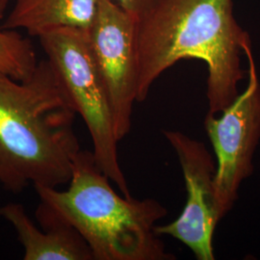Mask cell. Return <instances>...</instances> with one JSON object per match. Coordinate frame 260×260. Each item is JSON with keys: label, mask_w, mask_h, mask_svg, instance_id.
<instances>
[{"label": "cell", "mask_w": 260, "mask_h": 260, "mask_svg": "<svg viewBox=\"0 0 260 260\" xmlns=\"http://www.w3.org/2000/svg\"><path fill=\"white\" fill-rule=\"evenodd\" d=\"M250 39L233 14V0H157L137 22V103L182 59L207 66L208 113L218 115L239 95L243 47Z\"/></svg>", "instance_id": "6da1fadb"}, {"label": "cell", "mask_w": 260, "mask_h": 260, "mask_svg": "<svg viewBox=\"0 0 260 260\" xmlns=\"http://www.w3.org/2000/svg\"><path fill=\"white\" fill-rule=\"evenodd\" d=\"M75 110L47 60L18 81L0 74V184L19 193L30 182L56 188L70 183L81 150Z\"/></svg>", "instance_id": "7a4b0ae2"}, {"label": "cell", "mask_w": 260, "mask_h": 260, "mask_svg": "<svg viewBox=\"0 0 260 260\" xmlns=\"http://www.w3.org/2000/svg\"><path fill=\"white\" fill-rule=\"evenodd\" d=\"M93 152L75 156L67 191L35 186L41 202L72 224L89 245L93 260H174L155 233L167 208L154 199L118 195Z\"/></svg>", "instance_id": "3957f363"}, {"label": "cell", "mask_w": 260, "mask_h": 260, "mask_svg": "<svg viewBox=\"0 0 260 260\" xmlns=\"http://www.w3.org/2000/svg\"><path fill=\"white\" fill-rule=\"evenodd\" d=\"M67 100L85 121L98 166L122 196L132 198L121 170L111 105L94 63L87 31L63 28L39 37Z\"/></svg>", "instance_id": "277c9868"}, {"label": "cell", "mask_w": 260, "mask_h": 260, "mask_svg": "<svg viewBox=\"0 0 260 260\" xmlns=\"http://www.w3.org/2000/svg\"><path fill=\"white\" fill-rule=\"evenodd\" d=\"M243 51L249 64L246 89L220 114L207 112L205 119L217 160L215 189L222 219L233 209L242 183L253 172L252 159L260 141V82L251 40Z\"/></svg>", "instance_id": "5b68a950"}, {"label": "cell", "mask_w": 260, "mask_h": 260, "mask_svg": "<svg viewBox=\"0 0 260 260\" xmlns=\"http://www.w3.org/2000/svg\"><path fill=\"white\" fill-rule=\"evenodd\" d=\"M137 19L113 0H100L96 17L87 31L94 63L111 105L119 142L131 129L138 93Z\"/></svg>", "instance_id": "8992f818"}, {"label": "cell", "mask_w": 260, "mask_h": 260, "mask_svg": "<svg viewBox=\"0 0 260 260\" xmlns=\"http://www.w3.org/2000/svg\"><path fill=\"white\" fill-rule=\"evenodd\" d=\"M163 135L179 160L187 200L180 216L172 223L156 225L155 233L183 243L198 260H214V233L222 217L216 197L213 157L205 143L181 131L163 130Z\"/></svg>", "instance_id": "52a82bcc"}, {"label": "cell", "mask_w": 260, "mask_h": 260, "mask_svg": "<svg viewBox=\"0 0 260 260\" xmlns=\"http://www.w3.org/2000/svg\"><path fill=\"white\" fill-rule=\"evenodd\" d=\"M40 231L22 205L10 203L0 207V217L18 233L24 248V260H93L81 234L47 204L41 202L36 211Z\"/></svg>", "instance_id": "ba28073f"}, {"label": "cell", "mask_w": 260, "mask_h": 260, "mask_svg": "<svg viewBox=\"0 0 260 260\" xmlns=\"http://www.w3.org/2000/svg\"><path fill=\"white\" fill-rule=\"evenodd\" d=\"M99 3L100 0H17L1 28L24 29L36 37L63 28L88 31Z\"/></svg>", "instance_id": "9c48e42d"}, {"label": "cell", "mask_w": 260, "mask_h": 260, "mask_svg": "<svg viewBox=\"0 0 260 260\" xmlns=\"http://www.w3.org/2000/svg\"><path fill=\"white\" fill-rule=\"evenodd\" d=\"M31 42L14 30L0 28V74L24 81L37 68Z\"/></svg>", "instance_id": "30bf717a"}, {"label": "cell", "mask_w": 260, "mask_h": 260, "mask_svg": "<svg viewBox=\"0 0 260 260\" xmlns=\"http://www.w3.org/2000/svg\"><path fill=\"white\" fill-rule=\"evenodd\" d=\"M131 17L139 20L157 0H113Z\"/></svg>", "instance_id": "8fae6325"}, {"label": "cell", "mask_w": 260, "mask_h": 260, "mask_svg": "<svg viewBox=\"0 0 260 260\" xmlns=\"http://www.w3.org/2000/svg\"><path fill=\"white\" fill-rule=\"evenodd\" d=\"M9 3L10 0H0V19L4 17Z\"/></svg>", "instance_id": "7c38bea8"}]
</instances>
